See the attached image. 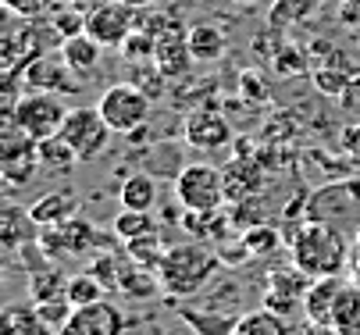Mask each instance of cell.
<instances>
[{
	"mask_svg": "<svg viewBox=\"0 0 360 335\" xmlns=\"http://www.w3.org/2000/svg\"><path fill=\"white\" fill-rule=\"evenodd\" d=\"M289 254H292V264L307 278L342 275L349 268V261H353L349 235L332 228V225H321V221H303L292 232V239H289Z\"/></svg>",
	"mask_w": 360,
	"mask_h": 335,
	"instance_id": "6da1fadb",
	"label": "cell"
},
{
	"mask_svg": "<svg viewBox=\"0 0 360 335\" xmlns=\"http://www.w3.org/2000/svg\"><path fill=\"white\" fill-rule=\"evenodd\" d=\"M218 271H221V257L207 247H200V243L168 247V254L158 268L161 285L172 300H189V296L203 293Z\"/></svg>",
	"mask_w": 360,
	"mask_h": 335,
	"instance_id": "7a4b0ae2",
	"label": "cell"
},
{
	"mask_svg": "<svg viewBox=\"0 0 360 335\" xmlns=\"http://www.w3.org/2000/svg\"><path fill=\"white\" fill-rule=\"evenodd\" d=\"M303 214H307V221H321V225H332V228L353 235L360 228V178L318 185L307 197Z\"/></svg>",
	"mask_w": 360,
	"mask_h": 335,
	"instance_id": "3957f363",
	"label": "cell"
},
{
	"mask_svg": "<svg viewBox=\"0 0 360 335\" xmlns=\"http://www.w3.org/2000/svg\"><path fill=\"white\" fill-rule=\"evenodd\" d=\"M175 200L182 204V211L189 214H211L221 211L229 193H225V171L211 168V164H186L175 175Z\"/></svg>",
	"mask_w": 360,
	"mask_h": 335,
	"instance_id": "277c9868",
	"label": "cell"
},
{
	"mask_svg": "<svg viewBox=\"0 0 360 335\" xmlns=\"http://www.w3.org/2000/svg\"><path fill=\"white\" fill-rule=\"evenodd\" d=\"M150 97L136 86V82H115L108 86L104 93H100V114H104V121L111 125L115 136H136L139 129H146L150 121Z\"/></svg>",
	"mask_w": 360,
	"mask_h": 335,
	"instance_id": "5b68a950",
	"label": "cell"
},
{
	"mask_svg": "<svg viewBox=\"0 0 360 335\" xmlns=\"http://www.w3.org/2000/svg\"><path fill=\"white\" fill-rule=\"evenodd\" d=\"M8 118L36 143L58 136L65 118H68V107L54 97V93H39V89H29L15 100V107L8 111Z\"/></svg>",
	"mask_w": 360,
	"mask_h": 335,
	"instance_id": "8992f818",
	"label": "cell"
},
{
	"mask_svg": "<svg viewBox=\"0 0 360 335\" xmlns=\"http://www.w3.org/2000/svg\"><path fill=\"white\" fill-rule=\"evenodd\" d=\"M111 125L104 121L100 107H72L65 125H61V139L79 154V161H93L108 150L111 143Z\"/></svg>",
	"mask_w": 360,
	"mask_h": 335,
	"instance_id": "52a82bcc",
	"label": "cell"
},
{
	"mask_svg": "<svg viewBox=\"0 0 360 335\" xmlns=\"http://www.w3.org/2000/svg\"><path fill=\"white\" fill-rule=\"evenodd\" d=\"M139 25V8H125V4H111V0H100V4L86 15V32L104 46V51H122L125 39L136 32Z\"/></svg>",
	"mask_w": 360,
	"mask_h": 335,
	"instance_id": "ba28073f",
	"label": "cell"
},
{
	"mask_svg": "<svg viewBox=\"0 0 360 335\" xmlns=\"http://www.w3.org/2000/svg\"><path fill=\"white\" fill-rule=\"evenodd\" d=\"M158 36V43H153V61L161 65V72L175 82L182 75H189L193 68V51H189V29L175 25V22H165V29L153 32Z\"/></svg>",
	"mask_w": 360,
	"mask_h": 335,
	"instance_id": "9c48e42d",
	"label": "cell"
},
{
	"mask_svg": "<svg viewBox=\"0 0 360 335\" xmlns=\"http://www.w3.org/2000/svg\"><path fill=\"white\" fill-rule=\"evenodd\" d=\"M36 243H39V250H43L46 261H58V257H72V254L89 250L96 243V228L89 221L72 218V221H65L58 228H43V235L36 239Z\"/></svg>",
	"mask_w": 360,
	"mask_h": 335,
	"instance_id": "30bf717a",
	"label": "cell"
},
{
	"mask_svg": "<svg viewBox=\"0 0 360 335\" xmlns=\"http://www.w3.org/2000/svg\"><path fill=\"white\" fill-rule=\"evenodd\" d=\"M122 331H125V314L108 300L75 307L68 324L61 328V335H122Z\"/></svg>",
	"mask_w": 360,
	"mask_h": 335,
	"instance_id": "8fae6325",
	"label": "cell"
},
{
	"mask_svg": "<svg viewBox=\"0 0 360 335\" xmlns=\"http://www.w3.org/2000/svg\"><path fill=\"white\" fill-rule=\"evenodd\" d=\"M25 86L39 93H79V75L65 65V58L46 54L25 68Z\"/></svg>",
	"mask_w": 360,
	"mask_h": 335,
	"instance_id": "7c38bea8",
	"label": "cell"
},
{
	"mask_svg": "<svg viewBox=\"0 0 360 335\" xmlns=\"http://www.w3.org/2000/svg\"><path fill=\"white\" fill-rule=\"evenodd\" d=\"M186 143L193 150H221L232 143V125L218 111H193L186 121Z\"/></svg>",
	"mask_w": 360,
	"mask_h": 335,
	"instance_id": "4fadbf2b",
	"label": "cell"
},
{
	"mask_svg": "<svg viewBox=\"0 0 360 335\" xmlns=\"http://www.w3.org/2000/svg\"><path fill=\"white\" fill-rule=\"evenodd\" d=\"M346 289V278L342 275H332V278H314L311 289L303 296V314H307V324H332V314H335V303Z\"/></svg>",
	"mask_w": 360,
	"mask_h": 335,
	"instance_id": "5bb4252c",
	"label": "cell"
},
{
	"mask_svg": "<svg viewBox=\"0 0 360 335\" xmlns=\"http://www.w3.org/2000/svg\"><path fill=\"white\" fill-rule=\"evenodd\" d=\"M75 214H79V200H75V193H68V189H54V193H46L36 204H29V218L39 228H58V225L72 221Z\"/></svg>",
	"mask_w": 360,
	"mask_h": 335,
	"instance_id": "9a60e30c",
	"label": "cell"
},
{
	"mask_svg": "<svg viewBox=\"0 0 360 335\" xmlns=\"http://www.w3.org/2000/svg\"><path fill=\"white\" fill-rule=\"evenodd\" d=\"M189 51L200 65H214L229 51V36H225V29H218L211 22H196V25H189Z\"/></svg>",
	"mask_w": 360,
	"mask_h": 335,
	"instance_id": "2e32d148",
	"label": "cell"
},
{
	"mask_svg": "<svg viewBox=\"0 0 360 335\" xmlns=\"http://www.w3.org/2000/svg\"><path fill=\"white\" fill-rule=\"evenodd\" d=\"M232 335H296V331H292L285 314H278L271 307H253V310L239 314Z\"/></svg>",
	"mask_w": 360,
	"mask_h": 335,
	"instance_id": "e0dca14e",
	"label": "cell"
},
{
	"mask_svg": "<svg viewBox=\"0 0 360 335\" xmlns=\"http://www.w3.org/2000/svg\"><path fill=\"white\" fill-rule=\"evenodd\" d=\"M179 317L186 321L189 331L196 335H232L239 314H225V310H203V307H179Z\"/></svg>",
	"mask_w": 360,
	"mask_h": 335,
	"instance_id": "ac0fdd59",
	"label": "cell"
},
{
	"mask_svg": "<svg viewBox=\"0 0 360 335\" xmlns=\"http://www.w3.org/2000/svg\"><path fill=\"white\" fill-rule=\"evenodd\" d=\"M100 54H104V46H100L89 32L68 36V39L61 43V58H65V65H68L75 75H89V72L100 65Z\"/></svg>",
	"mask_w": 360,
	"mask_h": 335,
	"instance_id": "d6986e66",
	"label": "cell"
},
{
	"mask_svg": "<svg viewBox=\"0 0 360 335\" xmlns=\"http://www.w3.org/2000/svg\"><path fill=\"white\" fill-rule=\"evenodd\" d=\"M257 189H261V171H257L253 161L239 157L225 168V193H229V204H243L250 197H257Z\"/></svg>",
	"mask_w": 360,
	"mask_h": 335,
	"instance_id": "ffe728a7",
	"label": "cell"
},
{
	"mask_svg": "<svg viewBox=\"0 0 360 335\" xmlns=\"http://www.w3.org/2000/svg\"><path fill=\"white\" fill-rule=\"evenodd\" d=\"M118 200L129 211H153V204H158V178H153L150 171L129 175L118 189Z\"/></svg>",
	"mask_w": 360,
	"mask_h": 335,
	"instance_id": "44dd1931",
	"label": "cell"
},
{
	"mask_svg": "<svg viewBox=\"0 0 360 335\" xmlns=\"http://www.w3.org/2000/svg\"><path fill=\"white\" fill-rule=\"evenodd\" d=\"M32 228H39V225L29 218V207H15V204H8L4 211H0V235H4L8 250H15V247L29 243V239H36Z\"/></svg>",
	"mask_w": 360,
	"mask_h": 335,
	"instance_id": "7402d4cb",
	"label": "cell"
},
{
	"mask_svg": "<svg viewBox=\"0 0 360 335\" xmlns=\"http://www.w3.org/2000/svg\"><path fill=\"white\" fill-rule=\"evenodd\" d=\"M332 328H339L342 335H360V285L356 282H346L332 314Z\"/></svg>",
	"mask_w": 360,
	"mask_h": 335,
	"instance_id": "603a6c76",
	"label": "cell"
},
{
	"mask_svg": "<svg viewBox=\"0 0 360 335\" xmlns=\"http://www.w3.org/2000/svg\"><path fill=\"white\" fill-rule=\"evenodd\" d=\"M125 254H129L136 264H143V268H150V271H158L161 261H165V254H168V247H165V239L158 235V228H153V232H146V235L129 239V243H125Z\"/></svg>",
	"mask_w": 360,
	"mask_h": 335,
	"instance_id": "cb8c5ba5",
	"label": "cell"
},
{
	"mask_svg": "<svg viewBox=\"0 0 360 335\" xmlns=\"http://www.w3.org/2000/svg\"><path fill=\"white\" fill-rule=\"evenodd\" d=\"M129 82H136V86H139L143 93H146L150 100H161L172 79H168V75L161 72V65H158V61L150 58L146 65H143V61H132V68H129Z\"/></svg>",
	"mask_w": 360,
	"mask_h": 335,
	"instance_id": "d4e9b609",
	"label": "cell"
},
{
	"mask_svg": "<svg viewBox=\"0 0 360 335\" xmlns=\"http://www.w3.org/2000/svg\"><path fill=\"white\" fill-rule=\"evenodd\" d=\"M36 154H39V164L43 168H54V171H72L79 164V154L61 139V132L43 139V143H36Z\"/></svg>",
	"mask_w": 360,
	"mask_h": 335,
	"instance_id": "484cf974",
	"label": "cell"
},
{
	"mask_svg": "<svg viewBox=\"0 0 360 335\" xmlns=\"http://www.w3.org/2000/svg\"><path fill=\"white\" fill-rule=\"evenodd\" d=\"M65 296H68L72 307H89V303H100V300H104L108 289H104V282H100L93 271H86V275H72V278H68Z\"/></svg>",
	"mask_w": 360,
	"mask_h": 335,
	"instance_id": "4316f807",
	"label": "cell"
},
{
	"mask_svg": "<svg viewBox=\"0 0 360 335\" xmlns=\"http://www.w3.org/2000/svg\"><path fill=\"white\" fill-rule=\"evenodd\" d=\"M239 239H243V247H246L250 254H257V257H268V254H275V250L282 247V235H278L271 225H250Z\"/></svg>",
	"mask_w": 360,
	"mask_h": 335,
	"instance_id": "83f0119b",
	"label": "cell"
},
{
	"mask_svg": "<svg viewBox=\"0 0 360 335\" xmlns=\"http://www.w3.org/2000/svg\"><path fill=\"white\" fill-rule=\"evenodd\" d=\"M146 232H153L150 211H129L125 207L115 218V239H122V243H129V239H136V235H146Z\"/></svg>",
	"mask_w": 360,
	"mask_h": 335,
	"instance_id": "f1b7e54d",
	"label": "cell"
},
{
	"mask_svg": "<svg viewBox=\"0 0 360 335\" xmlns=\"http://www.w3.org/2000/svg\"><path fill=\"white\" fill-rule=\"evenodd\" d=\"M125 264H129V254L125 257H111V254H100L96 257V264L89 268L100 282H104V289L111 293V289H118L122 285V271H125Z\"/></svg>",
	"mask_w": 360,
	"mask_h": 335,
	"instance_id": "f546056e",
	"label": "cell"
},
{
	"mask_svg": "<svg viewBox=\"0 0 360 335\" xmlns=\"http://www.w3.org/2000/svg\"><path fill=\"white\" fill-rule=\"evenodd\" d=\"M72 303H68V296H58V300H43V303H36V317L43 321V324H50V328H65L68 324V317H72Z\"/></svg>",
	"mask_w": 360,
	"mask_h": 335,
	"instance_id": "4dcf8cb0",
	"label": "cell"
},
{
	"mask_svg": "<svg viewBox=\"0 0 360 335\" xmlns=\"http://www.w3.org/2000/svg\"><path fill=\"white\" fill-rule=\"evenodd\" d=\"M4 8L15 18H46L58 8V0H4Z\"/></svg>",
	"mask_w": 360,
	"mask_h": 335,
	"instance_id": "1f68e13d",
	"label": "cell"
},
{
	"mask_svg": "<svg viewBox=\"0 0 360 335\" xmlns=\"http://www.w3.org/2000/svg\"><path fill=\"white\" fill-rule=\"evenodd\" d=\"M335 15L346 29L360 32V0H335Z\"/></svg>",
	"mask_w": 360,
	"mask_h": 335,
	"instance_id": "d6a6232c",
	"label": "cell"
},
{
	"mask_svg": "<svg viewBox=\"0 0 360 335\" xmlns=\"http://www.w3.org/2000/svg\"><path fill=\"white\" fill-rule=\"evenodd\" d=\"M303 335H342L339 328H332V324H307L303 328Z\"/></svg>",
	"mask_w": 360,
	"mask_h": 335,
	"instance_id": "836d02e7",
	"label": "cell"
},
{
	"mask_svg": "<svg viewBox=\"0 0 360 335\" xmlns=\"http://www.w3.org/2000/svg\"><path fill=\"white\" fill-rule=\"evenodd\" d=\"M349 278L360 285V250H356V254H353V261H349Z\"/></svg>",
	"mask_w": 360,
	"mask_h": 335,
	"instance_id": "e575fe53",
	"label": "cell"
},
{
	"mask_svg": "<svg viewBox=\"0 0 360 335\" xmlns=\"http://www.w3.org/2000/svg\"><path fill=\"white\" fill-rule=\"evenodd\" d=\"M111 4H125V8H139V11H143V8L153 4V0H111Z\"/></svg>",
	"mask_w": 360,
	"mask_h": 335,
	"instance_id": "d590c367",
	"label": "cell"
},
{
	"mask_svg": "<svg viewBox=\"0 0 360 335\" xmlns=\"http://www.w3.org/2000/svg\"><path fill=\"white\" fill-rule=\"evenodd\" d=\"M236 8H250V4H257V0H232Z\"/></svg>",
	"mask_w": 360,
	"mask_h": 335,
	"instance_id": "8d00e7d4",
	"label": "cell"
},
{
	"mask_svg": "<svg viewBox=\"0 0 360 335\" xmlns=\"http://www.w3.org/2000/svg\"><path fill=\"white\" fill-rule=\"evenodd\" d=\"M353 243H356V250H360V228L353 232Z\"/></svg>",
	"mask_w": 360,
	"mask_h": 335,
	"instance_id": "74e56055",
	"label": "cell"
},
{
	"mask_svg": "<svg viewBox=\"0 0 360 335\" xmlns=\"http://www.w3.org/2000/svg\"><path fill=\"white\" fill-rule=\"evenodd\" d=\"M207 4H211V0H207Z\"/></svg>",
	"mask_w": 360,
	"mask_h": 335,
	"instance_id": "f35d334b",
	"label": "cell"
},
{
	"mask_svg": "<svg viewBox=\"0 0 360 335\" xmlns=\"http://www.w3.org/2000/svg\"><path fill=\"white\" fill-rule=\"evenodd\" d=\"M318 4H321V0H318Z\"/></svg>",
	"mask_w": 360,
	"mask_h": 335,
	"instance_id": "ab89813d",
	"label": "cell"
}]
</instances>
